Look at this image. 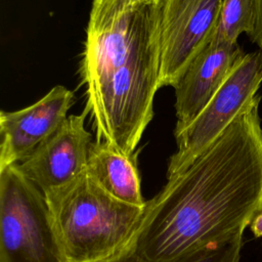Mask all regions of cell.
I'll return each instance as SVG.
<instances>
[{
	"label": "cell",
	"mask_w": 262,
	"mask_h": 262,
	"mask_svg": "<svg viewBox=\"0 0 262 262\" xmlns=\"http://www.w3.org/2000/svg\"><path fill=\"white\" fill-rule=\"evenodd\" d=\"M87 116L85 110L68 116L51 136L17 164L43 193L71 182L87 169L92 144V136L84 125Z\"/></svg>",
	"instance_id": "52a82bcc"
},
{
	"label": "cell",
	"mask_w": 262,
	"mask_h": 262,
	"mask_svg": "<svg viewBox=\"0 0 262 262\" xmlns=\"http://www.w3.org/2000/svg\"><path fill=\"white\" fill-rule=\"evenodd\" d=\"M255 0H222L217 34L228 42L237 43L245 33L250 37L256 27Z\"/></svg>",
	"instance_id": "8fae6325"
},
{
	"label": "cell",
	"mask_w": 262,
	"mask_h": 262,
	"mask_svg": "<svg viewBox=\"0 0 262 262\" xmlns=\"http://www.w3.org/2000/svg\"><path fill=\"white\" fill-rule=\"evenodd\" d=\"M0 262H62L45 195L17 164L0 170Z\"/></svg>",
	"instance_id": "277c9868"
},
{
	"label": "cell",
	"mask_w": 262,
	"mask_h": 262,
	"mask_svg": "<svg viewBox=\"0 0 262 262\" xmlns=\"http://www.w3.org/2000/svg\"><path fill=\"white\" fill-rule=\"evenodd\" d=\"M255 2H256V6H257L258 11L262 14V0H255Z\"/></svg>",
	"instance_id": "5bb4252c"
},
{
	"label": "cell",
	"mask_w": 262,
	"mask_h": 262,
	"mask_svg": "<svg viewBox=\"0 0 262 262\" xmlns=\"http://www.w3.org/2000/svg\"><path fill=\"white\" fill-rule=\"evenodd\" d=\"M261 96L146 202L131 249L166 262L243 234L262 209Z\"/></svg>",
	"instance_id": "6da1fadb"
},
{
	"label": "cell",
	"mask_w": 262,
	"mask_h": 262,
	"mask_svg": "<svg viewBox=\"0 0 262 262\" xmlns=\"http://www.w3.org/2000/svg\"><path fill=\"white\" fill-rule=\"evenodd\" d=\"M159 87L178 83L217 30L222 0H158Z\"/></svg>",
	"instance_id": "8992f818"
},
{
	"label": "cell",
	"mask_w": 262,
	"mask_h": 262,
	"mask_svg": "<svg viewBox=\"0 0 262 262\" xmlns=\"http://www.w3.org/2000/svg\"><path fill=\"white\" fill-rule=\"evenodd\" d=\"M44 195L62 262H104L124 253L135 239L146 206L116 199L87 169Z\"/></svg>",
	"instance_id": "3957f363"
},
{
	"label": "cell",
	"mask_w": 262,
	"mask_h": 262,
	"mask_svg": "<svg viewBox=\"0 0 262 262\" xmlns=\"http://www.w3.org/2000/svg\"><path fill=\"white\" fill-rule=\"evenodd\" d=\"M75 93L61 85L25 108L0 112V170L18 164L51 136L68 118Z\"/></svg>",
	"instance_id": "ba28073f"
},
{
	"label": "cell",
	"mask_w": 262,
	"mask_h": 262,
	"mask_svg": "<svg viewBox=\"0 0 262 262\" xmlns=\"http://www.w3.org/2000/svg\"><path fill=\"white\" fill-rule=\"evenodd\" d=\"M262 84V50L243 53L199 116L174 133L177 150L169 160L167 178L186 169L235 119Z\"/></svg>",
	"instance_id": "5b68a950"
},
{
	"label": "cell",
	"mask_w": 262,
	"mask_h": 262,
	"mask_svg": "<svg viewBox=\"0 0 262 262\" xmlns=\"http://www.w3.org/2000/svg\"><path fill=\"white\" fill-rule=\"evenodd\" d=\"M138 150L124 155L105 142L91 144L87 170L93 179L116 199L134 206L144 207L140 176L137 167Z\"/></svg>",
	"instance_id": "30bf717a"
},
{
	"label": "cell",
	"mask_w": 262,
	"mask_h": 262,
	"mask_svg": "<svg viewBox=\"0 0 262 262\" xmlns=\"http://www.w3.org/2000/svg\"><path fill=\"white\" fill-rule=\"evenodd\" d=\"M243 53L237 43L214 33L174 87L177 118L174 133L183 130L199 116Z\"/></svg>",
	"instance_id": "9c48e42d"
},
{
	"label": "cell",
	"mask_w": 262,
	"mask_h": 262,
	"mask_svg": "<svg viewBox=\"0 0 262 262\" xmlns=\"http://www.w3.org/2000/svg\"><path fill=\"white\" fill-rule=\"evenodd\" d=\"M158 0H92L80 61L96 140L132 155L160 81Z\"/></svg>",
	"instance_id": "7a4b0ae2"
},
{
	"label": "cell",
	"mask_w": 262,
	"mask_h": 262,
	"mask_svg": "<svg viewBox=\"0 0 262 262\" xmlns=\"http://www.w3.org/2000/svg\"><path fill=\"white\" fill-rule=\"evenodd\" d=\"M243 246V234H238L226 242L211 245L191 253L182 255L166 262H239ZM104 262H151L138 256L131 246L121 255Z\"/></svg>",
	"instance_id": "7c38bea8"
},
{
	"label": "cell",
	"mask_w": 262,
	"mask_h": 262,
	"mask_svg": "<svg viewBox=\"0 0 262 262\" xmlns=\"http://www.w3.org/2000/svg\"><path fill=\"white\" fill-rule=\"evenodd\" d=\"M250 229L257 237H262V209L255 215L250 223Z\"/></svg>",
	"instance_id": "4fadbf2b"
}]
</instances>
